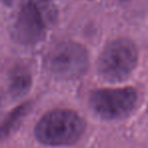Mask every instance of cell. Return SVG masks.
<instances>
[{"label":"cell","instance_id":"cell-1","mask_svg":"<svg viewBox=\"0 0 148 148\" xmlns=\"http://www.w3.org/2000/svg\"><path fill=\"white\" fill-rule=\"evenodd\" d=\"M56 16L53 0H21L11 27L12 38L23 46L38 45L44 41Z\"/></svg>","mask_w":148,"mask_h":148},{"label":"cell","instance_id":"cell-2","mask_svg":"<svg viewBox=\"0 0 148 148\" xmlns=\"http://www.w3.org/2000/svg\"><path fill=\"white\" fill-rule=\"evenodd\" d=\"M86 123L76 112L69 109H54L46 113L35 127L40 143L48 146H69L84 134Z\"/></svg>","mask_w":148,"mask_h":148},{"label":"cell","instance_id":"cell-3","mask_svg":"<svg viewBox=\"0 0 148 148\" xmlns=\"http://www.w3.org/2000/svg\"><path fill=\"white\" fill-rule=\"evenodd\" d=\"M138 62V50L129 39L118 38L109 42L97 62L99 76L108 82H122L130 77Z\"/></svg>","mask_w":148,"mask_h":148},{"label":"cell","instance_id":"cell-4","mask_svg":"<svg viewBox=\"0 0 148 148\" xmlns=\"http://www.w3.org/2000/svg\"><path fill=\"white\" fill-rule=\"evenodd\" d=\"M45 65L48 71L58 79H78L88 69V53L84 46L77 42H62L49 51Z\"/></svg>","mask_w":148,"mask_h":148},{"label":"cell","instance_id":"cell-5","mask_svg":"<svg viewBox=\"0 0 148 148\" xmlns=\"http://www.w3.org/2000/svg\"><path fill=\"white\" fill-rule=\"evenodd\" d=\"M139 95L134 87L101 88L91 91L88 103L99 118L108 121L126 118L135 110Z\"/></svg>","mask_w":148,"mask_h":148},{"label":"cell","instance_id":"cell-6","mask_svg":"<svg viewBox=\"0 0 148 148\" xmlns=\"http://www.w3.org/2000/svg\"><path fill=\"white\" fill-rule=\"evenodd\" d=\"M33 75L31 69L21 62H16L10 67L7 74V90L11 99L25 97L31 89Z\"/></svg>","mask_w":148,"mask_h":148},{"label":"cell","instance_id":"cell-7","mask_svg":"<svg viewBox=\"0 0 148 148\" xmlns=\"http://www.w3.org/2000/svg\"><path fill=\"white\" fill-rule=\"evenodd\" d=\"M31 101H25L16 107L14 110L7 114L6 118L3 120L2 126H1V138L2 140H5L7 137L11 135L13 132L17 130L19 125L21 124L23 120L27 116L32 109Z\"/></svg>","mask_w":148,"mask_h":148},{"label":"cell","instance_id":"cell-8","mask_svg":"<svg viewBox=\"0 0 148 148\" xmlns=\"http://www.w3.org/2000/svg\"><path fill=\"white\" fill-rule=\"evenodd\" d=\"M12 1L13 0H2V3L4 5H7V6H8V5H10L11 3H12Z\"/></svg>","mask_w":148,"mask_h":148}]
</instances>
